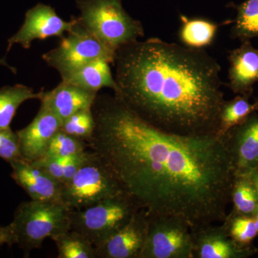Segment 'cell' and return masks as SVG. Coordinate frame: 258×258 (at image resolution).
Masks as SVG:
<instances>
[{
	"mask_svg": "<svg viewBox=\"0 0 258 258\" xmlns=\"http://www.w3.org/2000/svg\"><path fill=\"white\" fill-rule=\"evenodd\" d=\"M88 147L149 215L180 217L191 230L223 222L235 179L222 137L169 133L121 98L98 93Z\"/></svg>",
	"mask_w": 258,
	"mask_h": 258,
	"instance_id": "1",
	"label": "cell"
},
{
	"mask_svg": "<svg viewBox=\"0 0 258 258\" xmlns=\"http://www.w3.org/2000/svg\"><path fill=\"white\" fill-rule=\"evenodd\" d=\"M113 64V93L149 123L180 136L217 135L221 66L205 50L152 37L120 47Z\"/></svg>",
	"mask_w": 258,
	"mask_h": 258,
	"instance_id": "2",
	"label": "cell"
},
{
	"mask_svg": "<svg viewBox=\"0 0 258 258\" xmlns=\"http://www.w3.org/2000/svg\"><path fill=\"white\" fill-rule=\"evenodd\" d=\"M80 23L111 50L139 40L145 35L143 25L131 17L122 0H77Z\"/></svg>",
	"mask_w": 258,
	"mask_h": 258,
	"instance_id": "3",
	"label": "cell"
},
{
	"mask_svg": "<svg viewBox=\"0 0 258 258\" xmlns=\"http://www.w3.org/2000/svg\"><path fill=\"white\" fill-rule=\"evenodd\" d=\"M71 210L62 202H23L15 210L11 225L17 244L28 257L42 242L70 230Z\"/></svg>",
	"mask_w": 258,
	"mask_h": 258,
	"instance_id": "4",
	"label": "cell"
},
{
	"mask_svg": "<svg viewBox=\"0 0 258 258\" xmlns=\"http://www.w3.org/2000/svg\"><path fill=\"white\" fill-rule=\"evenodd\" d=\"M142 209L125 194L81 210H71L70 230L84 236L95 247L120 230Z\"/></svg>",
	"mask_w": 258,
	"mask_h": 258,
	"instance_id": "5",
	"label": "cell"
},
{
	"mask_svg": "<svg viewBox=\"0 0 258 258\" xmlns=\"http://www.w3.org/2000/svg\"><path fill=\"white\" fill-rule=\"evenodd\" d=\"M122 194L124 192L110 169L89 151L79 170L62 186L60 201L71 210H81Z\"/></svg>",
	"mask_w": 258,
	"mask_h": 258,
	"instance_id": "6",
	"label": "cell"
},
{
	"mask_svg": "<svg viewBox=\"0 0 258 258\" xmlns=\"http://www.w3.org/2000/svg\"><path fill=\"white\" fill-rule=\"evenodd\" d=\"M116 51L110 49L93 36L76 18L73 28L60 38L55 48L45 52L42 60L56 70L62 81L69 79L80 69L98 59L114 63Z\"/></svg>",
	"mask_w": 258,
	"mask_h": 258,
	"instance_id": "7",
	"label": "cell"
},
{
	"mask_svg": "<svg viewBox=\"0 0 258 258\" xmlns=\"http://www.w3.org/2000/svg\"><path fill=\"white\" fill-rule=\"evenodd\" d=\"M147 215L140 258H193L192 232L187 222L177 217Z\"/></svg>",
	"mask_w": 258,
	"mask_h": 258,
	"instance_id": "8",
	"label": "cell"
},
{
	"mask_svg": "<svg viewBox=\"0 0 258 258\" xmlns=\"http://www.w3.org/2000/svg\"><path fill=\"white\" fill-rule=\"evenodd\" d=\"M75 22L76 18L66 21L52 7L38 3L27 11L22 26L8 39L7 53L16 44L24 49H29L35 40H45L52 37L62 38L71 30Z\"/></svg>",
	"mask_w": 258,
	"mask_h": 258,
	"instance_id": "9",
	"label": "cell"
},
{
	"mask_svg": "<svg viewBox=\"0 0 258 258\" xmlns=\"http://www.w3.org/2000/svg\"><path fill=\"white\" fill-rule=\"evenodd\" d=\"M236 176L251 175L258 169V114L254 112L222 137Z\"/></svg>",
	"mask_w": 258,
	"mask_h": 258,
	"instance_id": "10",
	"label": "cell"
},
{
	"mask_svg": "<svg viewBox=\"0 0 258 258\" xmlns=\"http://www.w3.org/2000/svg\"><path fill=\"white\" fill-rule=\"evenodd\" d=\"M191 232L193 258H247L258 252L253 247H243L237 243L223 223L202 226Z\"/></svg>",
	"mask_w": 258,
	"mask_h": 258,
	"instance_id": "11",
	"label": "cell"
},
{
	"mask_svg": "<svg viewBox=\"0 0 258 258\" xmlns=\"http://www.w3.org/2000/svg\"><path fill=\"white\" fill-rule=\"evenodd\" d=\"M147 227V212L141 210L126 225L96 247V258H140Z\"/></svg>",
	"mask_w": 258,
	"mask_h": 258,
	"instance_id": "12",
	"label": "cell"
},
{
	"mask_svg": "<svg viewBox=\"0 0 258 258\" xmlns=\"http://www.w3.org/2000/svg\"><path fill=\"white\" fill-rule=\"evenodd\" d=\"M61 123L62 121L41 103L31 123L16 132L23 159L33 162L43 157L50 139L60 129Z\"/></svg>",
	"mask_w": 258,
	"mask_h": 258,
	"instance_id": "13",
	"label": "cell"
},
{
	"mask_svg": "<svg viewBox=\"0 0 258 258\" xmlns=\"http://www.w3.org/2000/svg\"><path fill=\"white\" fill-rule=\"evenodd\" d=\"M10 165L13 169L12 178L32 200L61 202L63 184L47 171L24 159L12 161Z\"/></svg>",
	"mask_w": 258,
	"mask_h": 258,
	"instance_id": "14",
	"label": "cell"
},
{
	"mask_svg": "<svg viewBox=\"0 0 258 258\" xmlns=\"http://www.w3.org/2000/svg\"><path fill=\"white\" fill-rule=\"evenodd\" d=\"M227 60L230 66L226 86L235 94L250 98L258 83V49L250 40L241 42L240 46L229 52Z\"/></svg>",
	"mask_w": 258,
	"mask_h": 258,
	"instance_id": "15",
	"label": "cell"
},
{
	"mask_svg": "<svg viewBox=\"0 0 258 258\" xmlns=\"http://www.w3.org/2000/svg\"><path fill=\"white\" fill-rule=\"evenodd\" d=\"M98 93L61 81L53 90L44 92L40 101L62 122L77 111L92 108Z\"/></svg>",
	"mask_w": 258,
	"mask_h": 258,
	"instance_id": "16",
	"label": "cell"
},
{
	"mask_svg": "<svg viewBox=\"0 0 258 258\" xmlns=\"http://www.w3.org/2000/svg\"><path fill=\"white\" fill-rule=\"evenodd\" d=\"M180 27L178 37L181 45L195 50H205L211 46L216 38L219 28L222 25L233 23L227 20L217 23L210 19L201 17H187L179 14Z\"/></svg>",
	"mask_w": 258,
	"mask_h": 258,
	"instance_id": "17",
	"label": "cell"
},
{
	"mask_svg": "<svg viewBox=\"0 0 258 258\" xmlns=\"http://www.w3.org/2000/svg\"><path fill=\"white\" fill-rule=\"evenodd\" d=\"M111 62L106 59H98L86 64L75 72L64 82L76 85L88 91L98 93L103 88H110L115 93L118 85L111 69Z\"/></svg>",
	"mask_w": 258,
	"mask_h": 258,
	"instance_id": "18",
	"label": "cell"
},
{
	"mask_svg": "<svg viewBox=\"0 0 258 258\" xmlns=\"http://www.w3.org/2000/svg\"><path fill=\"white\" fill-rule=\"evenodd\" d=\"M43 91L23 84L5 86L0 88V128L10 127L19 107L29 100H41Z\"/></svg>",
	"mask_w": 258,
	"mask_h": 258,
	"instance_id": "19",
	"label": "cell"
},
{
	"mask_svg": "<svg viewBox=\"0 0 258 258\" xmlns=\"http://www.w3.org/2000/svg\"><path fill=\"white\" fill-rule=\"evenodd\" d=\"M232 215L254 217L258 211V195L251 175L236 176L232 191Z\"/></svg>",
	"mask_w": 258,
	"mask_h": 258,
	"instance_id": "20",
	"label": "cell"
},
{
	"mask_svg": "<svg viewBox=\"0 0 258 258\" xmlns=\"http://www.w3.org/2000/svg\"><path fill=\"white\" fill-rule=\"evenodd\" d=\"M237 12L230 36L240 42L258 37V0H245L241 4L228 5Z\"/></svg>",
	"mask_w": 258,
	"mask_h": 258,
	"instance_id": "21",
	"label": "cell"
},
{
	"mask_svg": "<svg viewBox=\"0 0 258 258\" xmlns=\"http://www.w3.org/2000/svg\"><path fill=\"white\" fill-rule=\"evenodd\" d=\"M249 97L237 95L230 101H225L220 113V125L217 135L222 137L231 128L241 124L254 112L258 105L249 103Z\"/></svg>",
	"mask_w": 258,
	"mask_h": 258,
	"instance_id": "22",
	"label": "cell"
},
{
	"mask_svg": "<svg viewBox=\"0 0 258 258\" xmlns=\"http://www.w3.org/2000/svg\"><path fill=\"white\" fill-rule=\"evenodd\" d=\"M89 152L67 157H42L33 161V164L47 171L50 175L66 184L79 170L87 159Z\"/></svg>",
	"mask_w": 258,
	"mask_h": 258,
	"instance_id": "23",
	"label": "cell"
},
{
	"mask_svg": "<svg viewBox=\"0 0 258 258\" xmlns=\"http://www.w3.org/2000/svg\"><path fill=\"white\" fill-rule=\"evenodd\" d=\"M58 258H96V247L84 236L72 230L52 237Z\"/></svg>",
	"mask_w": 258,
	"mask_h": 258,
	"instance_id": "24",
	"label": "cell"
},
{
	"mask_svg": "<svg viewBox=\"0 0 258 258\" xmlns=\"http://www.w3.org/2000/svg\"><path fill=\"white\" fill-rule=\"evenodd\" d=\"M222 222L237 243L243 247H252V242L258 235L253 217L229 213Z\"/></svg>",
	"mask_w": 258,
	"mask_h": 258,
	"instance_id": "25",
	"label": "cell"
},
{
	"mask_svg": "<svg viewBox=\"0 0 258 258\" xmlns=\"http://www.w3.org/2000/svg\"><path fill=\"white\" fill-rule=\"evenodd\" d=\"M88 144L59 129L50 139L42 157H67L87 151Z\"/></svg>",
	"mask_w": 258,
	"mask_h": 258,
	"instance_id": "26",
	"label": "cell"
},
{
	"mask_svg": "<svg viewBox=\"0 0 258 258\" xmlns=\"http://www.w3.org/2000/svg\"><path fill=\"white\" fill-rule=\"evenodd\" d=\"M95 124L92 108H85L64 120L60 130L88 143L94 132Z\"/></svg>",
	"mask_w": 258,
	"mask_h": 258,
	"instance_id": "27",
	"label": "cell"
},
{
	"mask_svg": "<svg viewBox=\"0 0 258 258\" xmlns=\"http://www.w3.org/2000/svg\"><path fill=\"white\" fill-rule=\"evenodd\" d=\"M0 158L8 163L23 159L18 134L11 127L0 128Z\"/></svg>",
	"mask_w": 258,
	"mask_h": 258,
	"instance_id": "28",
	"label": "cell"
},
{
	"mask_svg": "<svg viewBox=\"0 0 258 258\" xmlns=\"http://www.w3.org/2000/svg\"><path fill=\"white\" fill-rule=\"evenodd\" d=\"M5 244L9 246L17 244L16 235L11 223L7 226L0 225V245Z\"/></svg>",
	"mask_w": 258,
	"mask_h": 258,
	"instance_id": "29",
	"label": "cell"
},
{
	"mask_svg": "<svg viewBox=\"0 0 258 258\" xmlns=\"http://www.w3.org/2000/svg\"><path fill=\"white\" fill-rule=\"evenodd\" d=\"M0 66L8 68L13 74H17V73H18V70H17L16 68L10 66V64L8 63V61H7L6 57H3V58H0Z\"/></svg>",
	"mask_w": 258,
	"mask_h": 258,
	"instance_id": "30",
	"label": "cell"
},
{
	"mask_svg": "<svg viewBox=\"0 0 258 258\" xmlns=\"http://www.w3.org/2000/svg\"><path fill=\"white\" fill-rule=\"evenodd\" d=\"M251 176H252V180H253L254 184H255L256 189H257L258 195V169L257 170L254 171L252 174H251Z\"/></svg>",
	"mask_w": 258,
	"mask_h": 258,
	"instance_id": "31",
	"label": "cell"
},
{
	"mask_svg": "<svg viewBox=\"0 0 258 258\" xmlns=\"http://www.w3.org/2000/svg\"><path fill=\"white\" fill-rule=\"evenodd\" d=\"M254 220L255 222L256 227H257V234H258V211L256 212L255 215H254Z\"/></svg>",
	"mask_w": 258,
	"mask_h": 258,
	"instance_id": "32",
	"label": "cell"
},
{
	"mask_svg": "<svg viewBox=\"0 0 258 258\" xmlns=\"http://www.w3.org/2000/svg\"><path fill=\"white\" fill-rule=\"evenodd\" d=\"M254 102H255V103H257V104L258 105V98H257V99H256V101Z\"/></svg>",
	"mask_w": 258,
	"mask_h": 258,
	"instance_id": "33",
	"label": "cell"
}]
</instances>
